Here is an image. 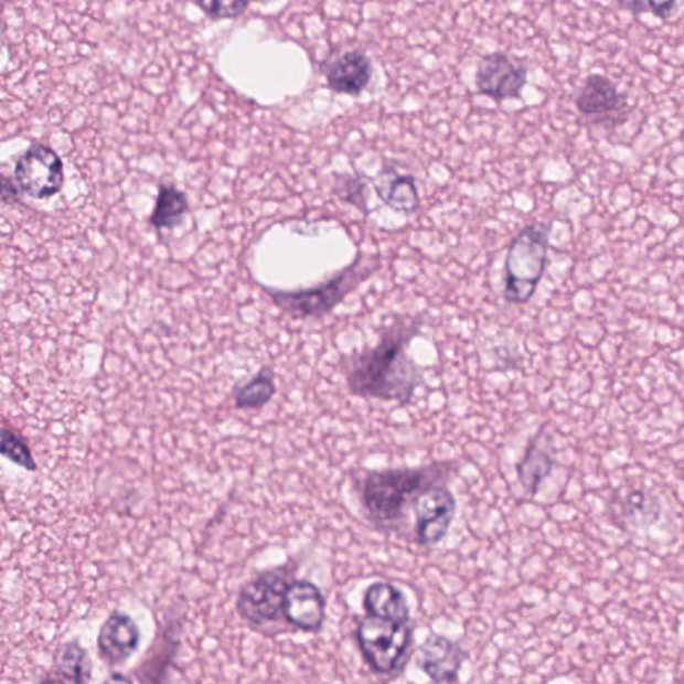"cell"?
<instances>
[{"mask_svg":"<svg viewBox=\"0 0 684 684\" xmlns=\"http://www.w3.org/2000/svg\"><path fill=\"white\" fill-rule=\"evenodd\" d=\"M620 8L633 12V14H643L649 11L644 0H618Z\"/></svg>","mask_w":684,"mask_h":684,"instance_id":"cell-26","label":"cell"},{"mask_svg":"<svg viewBox=\"0 0 684 684\" xmlns=\"http://www.w3.org/2000/svg\"><path fill=\"white\" fill-rule=\"evenodd\" d=\"M110 681L131 682L130 677H122L118 675L110 677Z\"/></svg>","mask_w":684,"mask_h":684,"instance_id":"cell-27","label":"cell"},{"mask_svg":"<svg viewBox=\"0 0 684 684\" xmlns=\"http://www.w3.org/2000/svg\"><path fill=\"white\" fill-rule=\"evenodd\" d=\"M426 470L373 471L364 481L363 500L373 522L391 525L402 517L412 496L427 485Z\"/></svg>","mask_w":684,"mask_h":684,"instance_id":"cell-4","label":"cell"},{"mask_svg":"<svg viewBox=\"0 0 684 684\" xmlns=\"http://www.w3.org/2000/svg\"><path fill=\"white\" fill-rule=\"evenodd\" d=\"M583 117L595 124L618 126L629 118L631 107L611 79L600 74L588 75L575 100Z\"/></svg>","mask_w":684,"mask_h":684,"instance_id":"cell-10","label":"cell"},{"mask_svg":"<svg viewBox=\"0 0 684 684\" xmlns=\"http://www.w3.org/2000/svg\"><path fill=\"white\" fill-rule=\"evenodd\" d=\"M189 211L186 194L174 185L158 189L156 206L150 215V224L157 229H173L182 223Z\"/></svg>","mask_w":684,"mask_h":684,"instance_id":"cell-17","label":"cell"},{"mask_svg":"<svg viewBox=\"0 0 684 684\" xmlns=\"http://www.w3.org/2000/svg\"><path fill=\"white\" fill-rule=\"evenodd\" d=\"M648 10L662 21H667L674 14L677 0H644Z\"/></svg>","mask_w":684,"mask_h":684,"instance_id":"cell-24","label":"cell"},{"mask_svg":"<svg viewBox=\"0 0 684 684\" xmlns=\"http://www.w3.org/2000/svg\"><path fill=\"white\" fill-rule=\"evenodd\" d=\"M551 226L535 223L525 226L512 241L504 265V300L523 306L535 295L546 271Z\"/></svg>","mask_w":684,"mask_h":684,"instance_id":"cell-3","label":"cell"},{"mask_svg":"<svg viewBox=\"0 0 684 684\" xmlns=\"http://www.w3.org/2000/svg\"><path fill=\"white\" fill-rule=\"evenodd\" d=\"M368 177L356 171L354 174L344 173L334 177L333 193L345 204L354 206L368 217Z\"/></svg>","mask_w":684,"mask_h":684,"instance_id":"cell-21","label":"cell"},{"mask_svg":"<svg viewBox=\"0 0 684 684\" xmlns=\"http://www.w3.org/2000/svg\"><path fill=\"white\" fill-rule=\"evenodd\" d=\"M320 67L332 92L352 97L363 94L373 78L370 56L357 49L329 54Z\"/></svg>","mask_w":684,"mask_h":684,"instance_id":"cell-11","label":"cell"},{"mask_svg":"<svg viewBox=\"0 0 684 684\" xmlns=\"http://www.w3.org/2000/svg\"><path fill=\"white\" fill-rule=\"evenodd\" d=\"M528 68L509 54L493 53L484 55L477 72L478 93L504 103L521 98L527 85Z\"/></svg>","mask_w":684,"mask_h":684,"instance_id":"cell-8","label":"cell"},{"mask_svg":"<svg viewBox=\"0 0 684 684\" xmlns=\"http://www.w3.org/2000/svg\"><path fill=\"white\" fill-rule=\"evenodd\" d=\"M14 175L19 190L35 200L58 194L65 181L61 157L42 143L31 145L18 158Z\"/></svg>","mask_w":684,"mask_h":684,"instance_id":"cell-7","label":"cell"},{"mask_svg":"<svg viewBox=\"0 0 684 684\" xmlns=\"http://www.w3.org/2000/svg\"><path fill=\"white\" fill-rule=\"evenodd\" d=\"M0 452H2L6 459L24 468V470L29 472L36 471V462L26 440L9 427H3L2 429Z\"/></svg>","mask_w":684,"mask_h":684,"instance_id":"cell-22","label":"cell"},{"mask_svg":"<svg viewBox=\"0 0 684 684\" xmlns=\"http://www.w3.org/2000/svg\"><path fill=\"white\" fill-rule=\"evenodd\" d=\"M412 630L408 623L368 616L361 620L357 641L373 671L391 674L408 651Z\"/></svg>","mask_w":684,"mask_h":684,"instance_id":"cell-6","label":"cell"},{"mask_svg":"<svg viewBox=\"0 0 684 684\" xmlns=\"http://www.w3.org/2000/svg\"><path fill=\"white\" fill-rule=\"evenodd\" d=\"M421 316H394L380 328L375 346L342 356L340 368L351 394L384 402L410 403L423 384V370L408 356L407 350L421 333Z\"/></svg>","mask_w":684,"mask_h":684,"instance_id":"cell-1","label":"cell"},{"mask_svg":"<svg viewBox=\"0 0 684 684\" xmlns=\"http://www.w3.org/2000/svg\"><path fill=\"white\" fill-rule=\"evenodd\" d=\"M202 10L214 19H234L243 15L250 0H197Z\"/></svg>","mask_w":684,"mask_h":684,"instance_id":"cell-23","label":"cell"},{"mask_svg":"<svg viewBox=\"0 0 684 684\" xmlns=\"http://www.w3.org/2000/svg\"><path fill=\"white\" fill-rule=\"evenodd\" d=\"M61 681L86 683L92 680L93 663L90 655L77 641L63 645L58 661Z\"/></svg>","mask_w":684,"mask_h":684,"instance_id":"cell-19","label":"cell"},{"mask_svg":"<svg viewBox=\"0 0 684 684\" xmlns=\"http://www.w3.org/2000/svg\"><path fill=\"white\" fill-rule=\"evenodd\" d=\"M395 161L383 164L375 179H371L378 199L395 212L415 214L420 207V195L417 192L415 177L403 173Z\"/></svg>","mask_w":684,"mask_h":684,"instance_id":"cell-14","label":"cell"},{"mask_svg":"<svg viewBox=\"0 0 684 684\" xmlns=\"http://www.w3.org/2000/svg\"><path fill=\"white\" fill-rule=\"evenodd\" d=\"M2 201L3 204L12 205L19 202V190L9 177L3 175L2 180Z\"/></svg>","mask_w":684,"mask_h":684,"instance_id":"cell-25","label":"cell"},{"mask_svg":"<svg viewBox=\"0 0 684 684\" xmlns=\"http://www.w3.org/2000/svg\"><path fill=\"white\" fill-rule=\"evenodd\" d=\"M284 617L297 630L320 631L327 618L324 595L312 581L291 580L285 595Z\"/></svg>","mask_w":684,"mask_h":684,"instance_id":"cell-12","label":"cell"},{"mask_svg":"<svg viewBox=\"0 0 684 684\" xmlns=\"http://www.w3.org/2000/svg\"><path fill=\"white\" fill-rule=\"evenodd\" d=\"M417 542L436 546L448 534L455 519L456 500L447 487H426L415 498Z\"/></svg>","mask_w":684,"mask_h":684,"instance_id":"cell-9","label":"cell"},{"mask_svg":"<svg viewBox=\"0 0 684 684\" xmlns=\"http://www.w3.org/2000/svg\"><path fill=\"white\" fill-rule=\"evenodd\" d=\"M364 607L368 616L408 623L410 608L403 591L389 583H373L364 595Z\"/></svg>","mask_w":684,"mask_h":684,"instance_id":"cell-16","label":"cell"},{"mask_svg":"<svg viewBox=\"0 0 684 684\" xmlns=\"http://www.w3.org/2000/svg\"><path fill=\"white\" fill-rule=\"evenodd\" d=\"M466 652L458 643L432 633L420 648V667L435 683H455L459 681Z\"/></svg>","mask_w":684,"mask_h":684,"instance_id":"cell-15","label":"cell"},{"mask_svg":"<svg viewBox=\"0 0 684 684\" xmlns=\"http://www.w3.org/2000/svg\"><path fill=\"white\" fill-rule=\"evenodd\" d=\"M551 468H553V460H551L548 452L544 451L539 439L536 437L531 442L521 466L517 467L519 477H521L525 490L535 495Z\"/></svg>","mask_w":684,"mask_h":684,"instance_id":"cell-20","label":"cell"},{"mask_svg":"<svg viewBox=\"0 0 684 684\" xmlns=\"http://www.w3.org/2000/svg\"><path fill=\"white\" fill-rule=\"evenodd\" d=\"M289 585L285 568L268 569L246 581L237 599L241 618L255 631L268 633L277 630V624L285 620V595Z\"/></svg>","mask_w":684,"mask_h":684,"instance_id":"cell-5","label":"cell"},{"mask_svg":"<svg viewBox=\"0 0 684 684\" xmlns=\"http://www.w3.org/2000/svg\"><path fill=\"white\" fill-rule=\"evenodd\" d=\"M378 268L377 258H365L364 253L359 252L350 265L316 287L299 290L269 289L268 293L278 308L295 319H321L332 313L354 289L375 275Z\"/></svg>","mask_w":684,"mask_h":684,"instance_id":"cell-2","label":"cell"},{"mask_svg":"<svg viewBox=\"0 0 684 684\" xmlns=\"http://www.w3.org/2000/svg\"><path fill=\"white\" fill-rule=\"evenodd\" d=\"M276 395L275 373L264 368L250 382L234 389V402L238 409H259Z\"/></svg>","mask_w":684,"mask_h":684,"instance_id":"cell-18","label":"cell"},{"mask_svg":"<svg viewBox=\"0 0 684 684\" xmlns=\"http://www.w3.org/2000/svg\"><path fill=\"white\" fill-rule=\"evenodd\" d=\"M141 643V631L136 620L125 612H113L100 627L98 650L109 666H120L136 654Z\"/></svg>","mask_w":684,"mask_h":684,"instance_id":"cell-13","label":"cell"}]
</instances>
